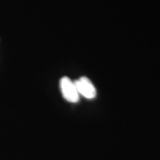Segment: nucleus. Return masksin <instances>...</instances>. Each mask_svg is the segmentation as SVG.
<instances>
[{"label":"nucleus","mask_w":160,"mask_h":160,"mask_svg":"<svg viewBox=\"0 0 160 160\" xmlns=\"http://www.w3.org/2000/svg\"><path fill=\"white\" fill-rule=\"evenodd\" d=\"M79 94L88 99H94L97 96V90L91 81L86 77H82L74 81Z\"/></svg>","instance_id":"nucleus-2"},{"label":"nucleus","mask_w":160,"mask_h":160,"mask_svg":"<svg viewBox=\"0 0 160 160\" xmlns=\"http://www.w3.org/2000/svg\"><path fill=\"white\" fill-rule=\"evenodd\" d=\"M60 89L63 97L72 103L78 102L79 100V94L74 81H72L68 77H64L60 79Z\"/></svg>","instance_id":"nucleus-1"}]
</instances>
